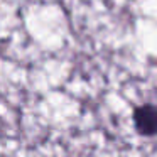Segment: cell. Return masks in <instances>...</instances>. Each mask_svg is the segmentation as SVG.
I'll use <instances>...</instances> for the list:
<instances>
[{"label": "cell", "instance_id": "6da1fadb", "mask_svg": "<svg viewBox=\"0 0 157 157\" xmlns=\"http://www.w3.org/2000/svg\"><path fill=\"white\" fill-rule=\"evenodd\" d=\"M133 127L142 137L157 135V105L144 103L133 110Z\"/></svg>", "mask_w": 157, "mask_h": 157}]
</instances>
